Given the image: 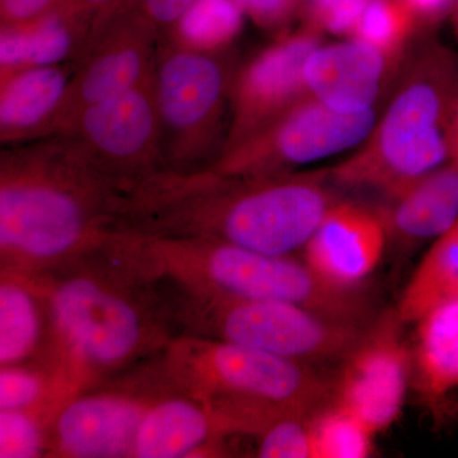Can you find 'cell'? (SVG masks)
I'll use <instances>...</instances> for the list:
<instances>
[{"mask_svg":"<svg viewBox=\"0 0 458 458\" xmlns=\"http://www.w3.org/2000/svg\"><path fill=\"white\" fill-rule=\"evenodd\" d=\"M302 2H303V0H302Z\"/></svg>","mask_w":458,"mask_h":458,"instance_id":"obj_37","label":"cell"},{"mask_svg":"<svg viewBox=\"0 0 458 458\" xmlns=\"http://www.w3.org/2000/svg\"><path fill=\"white\" fill-rule=\"evenodd\" d=\"M111 254L116 262L107 267L90 256L26 278L47 301L63 369L74 378L119 369L165 339L152 306L138 292L147 279Z\"/></svg>","mask_w":458,"mask_h":458,"instance_id":"obj_5","label":"cell"},{"mask_svg":"<svg viewBox=\"0 0 458 458\" xmlns=\"http://www.w3.org/2000/svg\"><path fill=\"white\" fill-rule=\"evenodd\" d=\"M60 137L123 191L164 168L161 122L153 74L135 87L80 114Z\"/></svg>","mask_w":458,"mask_h":458,"instance_id":"obj_10","label":"cell"},{"mask_svg":"<svg viewBox=\"0 0 458 458\" xmlns=\"http://www.w3.org/2000/svg\"><path fill=\"white\" fill-rule=\"evenodd\" d=\"M149 403L120 393L74 397L56 417L57 451L65 457H134L135 439Z\"/></svg>","mask_w":458,"mask_h":458,"instance_id":"obj_16","label":"cell"},{"mask_svg":"<svg viewBox=\"0 0 458 458\" xmlns=\"http://www.w3.org/2000/svg\"><path fill=\"white\" fill-rule=\"evenodd\" d=\"M134 0H64L65 7L89 30V40Z\"/></svg>","mask_w":458,"mask_h":458,"instance_id":"obj_31","label":"cell"},{"mask_svg":"<svg viewBox=\"0 0 458 458\" xmlns=\"http://www.w3.org/2000/svg\"><path fill=\"white\" fill-rule=\"evenodd\" d=\"M458 301V221L433 241L403 288L397 316L412 325L437 304Z\"/></svg>","mask_w":458,"mask_h":458,"instance_id":"obj_21","label":"cell"},{"mask_svg":"<svg viewBox=\"0 0 458 458\" xmlns=\"http://www.w3.org/2000/svg\"><path fill=\"white\" fill-rule=\"evenodd\" d=\"M450 150L451 158L458 161V101L454 108V117H452L450 128Z\"/></svg>","mask_w":458,"mask_h":458,"instance_id":"obj_35","label":"cell"},{"mask_svg":"<svg viewBox=\"0 0 458 458\" xmlns=\"http://www.w3.org/2000/svg\"><path fill=\"white\" fill-rule=\"evenodd\" d=\"M388 245L410 250L436 241L458 221V161L447 162L384 198L377 208Z\"/></svg>","mask_w":458,"mask_h":458,"instance_id":"obj_17","label":"cell"},{"mask_svg":"<svg viewBox=\"0 0 458 458\" xmlns=\"http://www.w3.org/2000/svg\"><path fill=\"white\" fill-rule=\"evenodd\" d=\"M44 448L38 421L25 410H0V457H38Z\"/></svg>","mask_w":458,"mask_h":458,"instance_id":"obj_27","label":"cell"},{"mask_svg":"<svg viewBox=\"0 0 458 458\" xmlns=\"http://www.w3.org/2000/svg\"><path fill=\"white\" fill-rule=\"evenodd\" d=\"M259 25L280 27L292 20L302 0H233Z\"/></svg>","mask_w":458,"mask_h":458,"instance_id":"obj_33","label":"cell"},{"mask_svg":"<svg viewBox=\"0 0 458 458\" xmlns=\"http://www.w3.org/2000/svg\"><path fill=\"white\" fill-rule=\"evenodd\" d=\"M122 250L148 280H167L194 293L283 301L348 321L369 324L372 300L319 278L294 255H269L208 237H165L123 232Z\"/></svg>","mask_w":458,"mask_h":458,"instance_id":"obj_3","label":"cell"},{"mask_svg":"<svg viewBox=\"0 0 458 458\" xmlns=\"http://www.w3.org/2000/svg\"><path fill=\"white\" fill-rule=\"evenodd\" d=\"M400 63L357 38L319 44L304 64L307 92L337 113H367L375 110Z\"/></svg>","mask_w":458,"mask_h":458,"instance_id":"obj_15","label":"cell"},{"mask_svg":"<svg viewBox=\"0 0 458 458\" xmlns=\"http://www.w3.org/2000/svg\"><path fill=\"white\" fill-rule=\"evenodd\" d=\"M418 21L399 0H369L352 38L401 60Z\"/></svg>","mask_w":458,"mask_h":458,"instance_id":"obj_24","label":"cell"},{"mask_svg":"<svg viewBox=\"0 0 458 458\" xmlns=\"http://www.w3.org/2000/svg\"><path fill=\"white\" fill-rule=\"evenodd\" d=\"M377 434L352 412L331 400L311 418L313 458H366Z\"/></svg>","mask_w":458,"mask_h":458,"instance_id":"obj_23","label":"cell"},{"mask_svg":"<svg viewBox=\"0 0 458 458\" xmlns=\"http://www.w3.org/2000/svg\"><path fill=\"white\" fill-rule=\"evenodd\" d=\"M236 72L221 50L171 35L158 42L153 83L164 168L195 170L216 149Z\"/></svg>","mask_w":458,"mask_h":458,"instance_id":"obj_8","label":"cell"},{"mask_svg":"<svg viewBox=\"0 0 458 458\" xmlns=\"http://www.w3.org/2000/svg\"><path fill=\"white\" fill-rule=\"evenodd\" d=\"M458 101V55L430 42L403 68L384 114L367 140L327 168L334 185L393 195L451 158Z\"/></svg>","mask_w":458,"mask_h":458,"instance_id":"obj_4","label":"cell"},{"mask_svg":"<svg viewBox=\"0 0 458 458\" xmlns=\"http://www.w3.org/2000/svg\"><path fill=\"white\" fill-rule=\"evenodd\" d=\"M64 0H0L2 30H22L36 25L56 9Z\"/></svg>","mask_w":458,"mask_h":458,"instance_id":"obj_30","label":"cell"},{"mask_svg":"<svg viewBox=\"0 0 458 458\" xmlns=\"http://www.w3.org/2000/svg\"><path fill=\"white\" fill-rule=\"evenodd\" d=\"M387 246V231L377 208L339 199L307 241L303 260L328 284L360 289Z\"/></svg>","mask_w":458,"mask_h":458,"instance_id":"obj_14","label":"cell"},{"mask_svg":"<svg viewBox=\"0 0 458 458\" xmlns=\"http://www.w3.org/2000/svg\"><path fill=\"white\" fill-rule=\"evenodd\" d=\"M38 292L29 279L3 273L0 285V363L16 366L36 351L42 334Z\"/></svg>","mask_w":458,"mask_h":458,"instance_id":"obj_22","label":"cell"},{"mask_svg":"<svg viewBox=\"0 0 458 458\" xmlns=\"http://www.w3.org/2000/svg\"><path fill=\"white\" fill-rule=\"evenodd\" d=\"M44 378L31 370L16 366L0 370V410H26L36 405L44 396Z\"/></svg>","mask_w":458,"mask_h":458,"instance_id":"obj_29","label":"cell"},{"mask_svg":"<svg viewBox=\"0 0 458 458\" xmlns=\"http://www.w3.org/2000/svg\"><path fill=\"white\" fill-rule=\"evenodd\" d=\"M327 170L237 177L209 167L161 168L126 189L119 231L208 237L269 255L303 250L336 203Z\"/></svg>","mask_w":458,"mask_h":458,"instance_id":"obj_1","label":"cell"},{"mask_svg":"<svg viewBox=\"0 0 458 458\" xmlns=\"http://www.w3.org/2000/svg\"><path fill=\"white\" fill-rule=\"evenodd\" d=\"M452 16H454V27H456V32L458 36V2L456 7L454 9V12H452Z\"/></svg>","mask_w":458,"mask_h":458,"instance_id":"obj_36","label":"cell"},{"mask_svg":"<svg viewBox=\"0 0 458 458\" xmlns=\"http://www.w3.org/2000/svg\"><path fill=\"white\" fill-rule=\"evenodd\" d=\"M221 434H232L227 419L189 394L157 400L141 420L134 457H189Z\"/></svg>","mask_w":458,"mask_h":458,"instance_id":"obj_20","label":"cell"},{"mask_svg":"<svg viewBox=\"0 0 458 458\" xmlns=\"http://www.w3.org/2000/svg\"><path fill=\"white\" fill-rule=\"evenodd\" d=\"M315 412H293L273 421L258 436V456L313 458L311 418Z\"/></svg>","mask_w":458,"mask_h":458,"instance_id":"obj_26","label":"cell"},{"mask_svg":"<svg viewBox=\"0 0 458 458\" xmlns=\"http://www.w3.org/2000/svg\"><path fill=\"white\" fill-rule=\"evenodd\" d=\"M306 25L319 32L352 38L369 0H303Z\"/></svg>","mask_w":458,"mask_h":458,"instance_id":"obj_28","label":"cell"},{"mask_svg":"<svg viewBox=\"0 0 458 458\" xmlns=\"http://www.w3.org/2000/svg\"><path fill=\"white\" fill-rule=\"evenodd\" d=\"M197 0H134L131 7L146 18L158 32H172Z\"/></svg>","mask_w":458,"mask_h":458,"instance_id":"obj_32","label":"cell"},{"mask_svg":"<svg viewBox=\"0 0 458 458\" xmlns=\"http://www.w3.org/2000/svg\"><path fill=\"white\" fill-rule=\"evenodd\" d=\"M159 32L137 9L117 13L77 57L51 135L60 134L93 105L140 86L153 74Z\"/></svg>","mask_w":458,"mask_h":458,"instance_id":"obj_11","label":"cell"},{"mask_svg":"<svg viewBox=\"0 0 458 458\" xmlns=\"http://www.w3.org/2000/svg\"><path fill=\"white\" fill-rule=\"evenodd\" d=\"M376 122V110L340 114L307 96L245 140L223 149L208 167L237 177L292 174L360 146Z\"/></svg>","mask_w":458,"mask_h":458,"instance_id":"obj_9","label":"cell"},{"mask_svg":"<svg viewBox=\"0 0 458 458\" xmlns=\"http://www.w3.org/2000/svg\"><path fill=\"white\" fill-rule=\"evenodd\" d=\"M403 327L394 309L373 319L334 382V403L376 434L399 419L411 382V349L403 339Z\"/></svg>","mask_w":458,"mask_h":458,"instance_id":"obj_12","label":"cell"},{"mask_svg":"<svg viewBox=\"0 0 458 458\" xmlns=\"http://www.w3.org/2000/svg\"><path fill=\"white\" fill-rule=\"evenodd\" d=\"M412 325L411 379L423 405L445 423L458 414V301L437 304Z\"/></svg>","mask_w":458,"mask_h":458,"instance_id":"obj_18","label":"cell"},{"mask_svg":"<svg viewBox=\"0 0 458 458\" xmlns=\"http://www.w3.org/2000/svg\"><path fill=\"white\" fill-rule=\"evenodd\" d=\"M242 13L233 0H197L172 32L195 47L221 50L240 32Z\"/></svg>","mask_w":458,"mask_h":458,"instance_id":"obj_25","label":"cell"},{"mask_svg":"<svg viewBox=\"0 0 458 458\" xmlns=\"http://www.w3.org/2000/svg\"><path fill=\"white\" fill-rule=\"evenodd\" d=\"M319 44L322 32L304 25L283 35L238 69L232 83L231 119L222 150L309 96L304 64Z\"/></svg>","mask_w":458,"mask_h":458,"instance_id":"obj_13","label":"cell"},{"mask_svg":"<svg viewBox=\"0 0 458 458\" xmlns=\"http://www.w3.org/2000/svg\"><path fill=\"white\" fill-rule=\"evenodd\" d=\"M74 64L32 66L0 78V141L16 146L50 137Z\"/></svg>","mask_w":458,"mask_h":458,"instance_id":"obj_19","label":"cell"},{"mask_svg":"<svg viewBox=\"0 0 458 458\" xmlns=\"http://www.w3.org/2000/svg\"><path fill=\"white\" fill-rule=\"evenodd\" d=\"M419 25H436L443 18L452 14L458 0H399Z\"/></svg>","mask_w":458,"mask_h":458,"instance_id":"obj_34","label":"cell"},{"mask_svg":"<svg viewBox=\"0 0 458 458\" xmlns=\"http://www.w3.org/2000/svg\"><path fill=\"white\" fill-rule=\"evenodd\" d=\"M165 361L177 388L218 409L240 434L259 436L283 415L315 412L333 400L334 382L315 367L225 340L180 337Z\"/></svg>","mask_w":458,"mask_h":458,"instance_id":"obj_6","label":"cell"},{"mask_svg":"<svg viewBox=\"0 0 458 458\" xmlns=\"http://www.w3.org/2000/svg\"><path fill=\"white\" fill-rule=\"evenodd\" d=\"M177 291L181 302L172 313L189 335L249 346L306 366L343 361L370 325L283 301Z\"/></svg>","mask_w":458,"mask_h":458,"instance_id":"obj_7","label":"cell"},{"mask_svg":"<svg viewBox=\"0 0 458 458\" xmlns=\"http://www.w3.org/2000/svg\"><path fill=\"white\" fill-rule=\"evenodd\" d=\"M120 189L64 137L0 156L3 273L33 278L104 251L119 233Z\"/></svg>","mask_w":458,"mask_h":458,"instance_id":"obj_2","label":"cell"}]
</instances>
